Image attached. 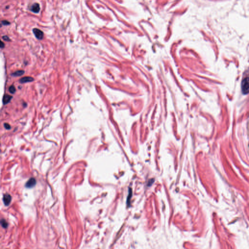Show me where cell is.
<instances>
[{
    "mask_svg": "<svg viewBox=\"0 0 249 249\" xmlns=\"http://www.w3.org/2000/svg\"><path fill=\"white\" fill-rule=\"evenodd\" d=\"M3 201L5 206H8L11 202V197L9 194H6L3 196Z\"/></svg>",
    "mask_w": 249,
    "mask_h": 249,
    "instance_id": "cell-3",
    "label": "cell"
},
{
    "mask_svg": "<svg viewBox=\"0 0 249 249\" xmlns=\"http://www.w3.org/2000/svg\"><path fill=\"white\" fill-rule=\"evenodd\" d=\"M33 33L35 37L38 39H42L43 38V33L39 29L37 28H34L33 30Z\"/></svg>",
    "mask_w": 249,
    "mask_h": 249,
    "instance_id": "cell-2",
    "label": "cell"
},
{
    "mask_svg": "<svg viewBox=\"0 0 249 249\" xmlns=\"http://www.w3.org/2000/svg\"><path fill=\"white\" fill-rule=\"evenodd\" d=\"M2 38L5 40V41H9L10 40V38L7 37V36H3L2 37Z\"/></svg>",
    "mask_w": 249,
    "mask_h": 249,
    "instance_id": "cell-14",
    "label": "cell"
},
{
    "mask_svg": "<svg viewBox=\"0 0 249 249\" xmlns=\"http://www.w3.org/2000/svg\"><path fill=\"white\" fill-rule=\"evenodd\" d=\"M36 183V180L34 178H32L30 179L28 181V182L26 183L25 186L26 187H28V188H32L35 185Z\"/></svg>",
    "mask_w": 249,
    "mask_h": 249,
    "instance_id": "cell-4",
    "label": "cell"
},
{
    "mask_svg": "<svg viewBox=\"0 0 249 249\" xmlns=\"http://www.w3.org/2000/svg\"><path fill=\"white\" fill-rule=\"evenodd\" d=\"M34 80V79L32 77H25L20 79L19 80V83H25L27 82H30Z\"/></svg>",
    "mask_w": 249,
    "mask_h": 249,
    "instance_id": "cell-6",
    "label": "cell"
},
{
    "mask_svg": "<svg viewBox=\"0 0 249 249\" xmlns=\"http://www.w3.org/2000/svg\"><path fill=\"white\" fill-rule=\"evenodd\" d=\"M12 97L8 95H5L3 97V103L4 104H6L7 103H8L11 99H12Z\"/></svg>",
    "mask_w": 249,
    "mask_h": 249,
    "instance_id": "cell-7",
    "label": "cell"
},
{
    "mask_svg": "<svg viewBox=\"0 0 249 249\" xmlns=\"http://www.w3.org/2000/svg\"><path fill=\"white\" fill-rule=\"evenodd\" d=\"M241 89L243 94L247 95L249 93V77L245 78L241 83Z\"/></svg>",
    "mask_w": 249,
    "mask_h": 249,
    "instance_id": "cell-1",
    "label": "cell"
},
{
    "mask_svg": "<svg viewBox=\"0 0 249 249\" xmlns=\"http://www.w3.org/2000/svg\"><path fill=\"white\" fill-rule=\"evenodd\" d=\"M1 23H2V24H3V25H6L9 24V23H9L8 21H7V20H3V21H2Z\"/></svg>",
    "mask_w": 249,
    "mask_h": 249,
    "instance_id": "cell-13",
    "label": "cell"
},
{
    "mask_svg": "<svg viewBox=\"0 0 249 249\" xmlns=\"http://www.w3.org/2000/svg\"><path fill=\"white\" fill-rule=\"evenodd\" d=\"M0 223H1V225L2 226V227L4 228H6L7 227V226H8V224L6 222V221L3 220V219H2L0 221Z\"/></svg>",
    "mask_w": 249,
    "mask_h": 249,
    "instance_id": "cell-9",
    "label": "cell"
},
{
    "mask_svg": "<svg viewBox=\"0 0 249 249\" xmlns=\"http://www.w3.org/2000/svg\"><path fill=\"white\" fill-rule=\"evenodd\" d=\"M24 73V71L23 70H19L13 73L12 75L13 77H19L23 75Z\"/></svg>",
    "mask_w": 249,
    "mask_h": 249,
    "instance_id": "cell-8",
    "label": "cell"
},
{
    "mask_svg": "<svg viewBox=\"0 0 249 249\" xmlns=\"http://www.w3.org/2000/svg\"><path fill=\"white\" fill-rule=\"evenodd\" d=\"M4 46V43L2 42V41H1V43H0V47H1V48H3Z\"/></svg>",
    "mask_w": 249,
    "mask_h": 249,
    "instance_id": "cell-15",
    "label": "cell"
},
{
    "mask_svg": "<svg viewBox=\"0 0 249 249\" xmlns=\"http://www.w3.org/2000/svg\"><path fill=\"white\" fill-rule=\"evenodd\" d=\"M4 126L7 129H10L11 128V126L10 125V124H8L7 123H5L4 124Z\"/></svg>",
    "mask_w": 249,
    "mask_h": 249,
    "instance_id": "cell-12",
    "label": "cell"
},
{
    "mask_svg": "<svg viewBox=\"0 0 249 249\" xmlns=\"http://www.w3.org/2000/svg\"><path fill=\"white\" fill-rule=\"evenodd\" d=\"M31 10L36 13H38L40 11V6L39 4L38 3H34L31 7Z\"/></svg>",
    "mask_w": 249,
    "mask_h": 249,
    "instance_id": "cell-5",
    "label": "cell"
},
{
    "mask_svg": "<svg viewBox=\"0 0 249 249\" xmlns=\"http://www.w3.org/2000/svg\"><path fill=\"white\" fill-rule=\"evenodd\" d=\"M9 91L11 94H14L16 92V89L13 86H11L9 88Z\"/></svg>",
    "mask_w": 249,
    "mask_h": 249,
    "instance_id": "cell-10",
    "label": "cell"
},
{
    "mask_svg": "<svg viewBox=\"0 0 249 249\" xmlns=\"http://www.w3.org/2000/svg\"><path fill=\"white\" fill-rule=\"evenodd\" d=\"M131 196H132V192L131 191V192H130V193L129 192V195L128 196V197H127V206H129V205L130 200V199H131Z\"/></svg>",
    "mask_w": 249,
    "mask_h": 249,
    "instance_id": "cell-11",
    "label": "cell"
}]
</instances>
